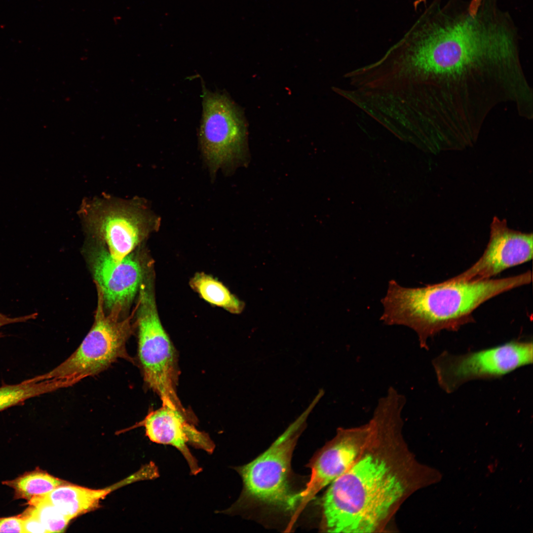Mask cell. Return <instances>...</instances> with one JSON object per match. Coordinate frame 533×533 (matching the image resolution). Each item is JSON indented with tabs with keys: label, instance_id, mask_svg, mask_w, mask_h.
<instances>
[{
	"label": "cell",
	"instance_id": "obj_1",
	"mask_svg": "<svg viewBox=\"0 0 533 533\" xmlns=\"http://www.w3.org/2000/svg\"><path fill=\"white\" fill-rule=\"evenodd\" d=\"M434 0L380 58L364 65L362 79L378 117L393 132L436 148L475 144L490 113L511 103L531 105L533 89L509 16L483 2Z\"/></svg>",
	"mask_w": 533,
	"mask_h": 533
},
{
	"label": "cell",
	"instance_id": "obj_2",
	"mask_svg": "<svg viewBox=\"0 0 533 533\" xmlns=\"http://www.w3.org/2000/svg\"><path fill=\"white\" fill-rule=\"evenodd\" d=\"M532 280L530 271L481 281L449 279L419 288L402 287L391 280L381 301L384 309L381 320L386 325H402L412 329L420 346L427 348L428 339L442 330L457 331L462 325L473 321L472 313L484 302Z\"/></svg>",
	"mask_w": 533,
	"mask_h": 533
},
{
	"label": "cell",
	"instance_id": "obj_3",
	"mask_svg": "<svg viewBox=\"0 0 533 533\" xmlns=\"http://www.w3.org/2000/svg\"><path fill=\"white\" fill-rule=\"evenodd\" d=\"M330 484L322 501L323 526L330 533L375 531L405 490L388 464L372 455Z\"/></svg>",
	"mask_w": 533,
	"mask_h": 533
},
{
	"label": "cell",
	"instance_id": "obj_4",
	"mask_svg": "<svg viewBox=\"0 0 533 533\" xmlns=\"http://www.w3.org/2000/svg\"><path fill=\"white\" fill-rule=\"evenodd\" d=\"M99 292L94 324L78 347L49 372L34 377L36 381L52 380L61 388L68 387L104 371L118 359L132 361L126 347L131 332L130 320H120L121 309L118 307L105 315L102 294Z\"/></svg>",
	"mask_w": 533,
	"mask_h": 533
},
{
	"label": "cell",
	"instance_id": "obj_5",
	"mask_svg": "<svg viewBox=\"0 0 533 533\" xmlns=\"http://www.w3.org/2000/svg\"><path fill=\"white\" fill-rule=\"evenodd\" d=\"M79 214L85 227L107 243L116 261L127 256L160 218L142 198L125 200L106 196L82 202Z\"/></svg>",
	"mask_w": 533,
	"mask_h": 533
},
{
	"label": "cell",
	"instance_id": "obj_6",
	"mask_svg": "<svg viewBox=\"0 0 533 533\" xmlns=\"http://www.w3.org/2000/svg\"><path fill=\"white\" fill-rule=\"evenodd\" d=\"M318 401L315 397L265 452L235 468L243 481V497L288 508L296 505L295 494H291L289 485L291 457L307 418Z\"/></svg>",
	"mask_w": 533,
	"mask_h": 533
},
{
	"label": "cell",
	"instance_id": "obj_7",
	"mask_svg": "<svg viewBox=\"0 0 533 533\" xmlns=\"http://www.w3.org/2000/svg\"><path fill=\"white\" fill-rule=\"evenodd\" d=\"M199 131L203 156L211 174L231 171L247 159L246 126L240 111L228 95L203 90Z\"/></svg>",
	"mask_w": 533,
	"mask_h": 533
},
{
	"label": "cell",
	"instance_id": "obj_8",
	"mask_svg": "<svg viewBox=\"0 0 533 533\" xmlns=\"http://www.w3.org/2000/svg\"><path fill=\"white\" fill-rule=\"evenodd\" d=\"M149 290L140 291L138 305V357L144 380L162 405L188 414L176 392L177 371L173 346L160 321Z\"/></svg>",
	"mask_w": 533,
	"mask_h": 533
},
{
	"label": "cell",
	"instance_id": "obj_9",
	"mask_svg": "<svg viewBox=\"0 0 533 533\" xmlns=\"http://www.w3.org/2000/svg\"><path fill=\"white\" fill-rule=\"evenodd\" d=\"M532 342L513 341L461 355L444 352L432 364L438 384L451 393L467 381L501 377L533 363Z\"/></svg>",
	"mask_w": 533,
	"mask_h": 533
},
{
	"label": "cell",
	"instance_id": "obj_10",
	"mask_svg": "<svg viewBox=\"0 0 533 533\" xmlns=\"http://www.w3.org/2000/svg\"><path fill=\"white\" fill-rule=\"evenodd\" d=\"M532 233L515 230L505 219L493 218L489 242L482 256L471 267L450 278L455 281H475L491 279L506 269L532 260Z\"/></svg>",
	"mask_w": 533,
	"mask_h": 533
},
{
	"label": "cell",
	"instance_id": "obj_11",
	"mask_svg": "<svg viewBox=\"0 0 533 533\" xmlns=\"http://www.w3.org/2000/svg\"><path fill=\"white\" fill-rule=\"evenodd\" d=\"M139 425L145 428L146 436L152 442L169 445L177 449L186 460L190 473L193 475L200 472L202 468L189 446L209 454H212L215 448L208 434L196 428L190 416L165 405L150 412Z\"/></svg>",
	"mask_w": 533,
	"mask_h": 533
},
{
	"label": "cell",
	"instance_id": "obj_12",
	"mask_svg": "<svg viewBox=\"0 0 533 533\" xmlns=\"http://www.w3.org/2000/svg\"><path fill=\"white\" fill-rule=\"evenodd\" d=\"M364 427L340 430L338 436L311 458L309 480L303 491L295 495L300 510L323 488L344 473L358 459L360 438L369 428Z\"/></svg>",
	"mask_w": 533,
	"mask_h": 533
},
{
	"label": "cell",
	"instance_id": "obj_13",
	"mask_svg": "<svg viewBox=\"0 0 533 533\" xmlns=\"http://www.w3.org/2000/svg\"><path fill=\"white\" fill-rule=\"evenodd\" d=\"M93 260L95 279L103 302L110 309L122 308L132 300L140 284L142 272L139 263L130 256L116 261L103 248Z\"/></svg>",
	"mask_w": 533,
	"mask_h": 533
},
{
	"label": "cell",
	"instance_id": "obj_14",
	"mask_svg": "<svg viewBox=\"0 0 533 533\" xmlns=\"http://www.w3.org/2000/svg\"><path fill=\"white\" fill-rule=\"evenodd\" d=\"M109 492L108 490H94L64 484L44 496L71 520L96 508Z\"/></svg>",
	"mask_w": 533,
	"mask_h": 533
},
{
	"label": "cell",
	"instance_id": "obj_15",
	"mask_svg": "<svg viewBox=\"0 0 533 533\" xmlns=\"http://www.w3.org/2000/svg\"><path fill=\"white\" fill-rule=\"evenodd\" d=\"M2 483L14 490L15 499H24L28 502L44 496L65 484L63 481L40 469L27 472Z\"/></svg>",
	"mask_w": 533,
	"mask_h": 533
},
{
	"label": "cell",
	"instance_id": "obj_16",
	"mask_svg": "<svg viewBox=\"0 0 533 533\" xmlns=\"http://www.w3.org/2000/svg\"><path fill=\"white\" fill-rule=\"evenodd\" d=\"M51 380L37 381L33 378L15 384L0 387V412L19 405L30 398L57 390Z\"/></svg>",
	"mask_w": 533,
	"mask_h": 533
},
{
	"label": "cell",
	"instance_id": "obj_17",
	"mask_svg": "<svg viewBox=\"0 0 533 533\" xmlns=\"http://www.w3.org/2000/svg\"><path fill=\"white\" fill-rule=\"evenodd\" d=\"M192 287L208 302L225 308L229 312L238 313L242 306L220 282L203 273L196 274L190 282Z\"/></svg>",
	"mask_w": 533,
	"mask_h": 533
},
{
	"label": "cell",
	"instance_id": "obj_18",
	"mask_svg": "<svg viewBox=\"0 0 533 533\" xmlns=\"http://www.w3.org/2000/svg\"><path fill=\"white\" fill-rule=\"evenodd\" d=\"M47 533L63 532L71 520L61 513L44 496L28 502Z\"/></svg>",
	"mask_w": 533,
	"mask_h": 533
},
{
	"label": "cell",
	"instance_id": "obj_19",
	"mask_svg": "<svg viewBox=\"0 0 533 533\" xmlns=\"http://www.w3.org/2000/svg\"><path fill=\"white\" fill-rule=\"evenodd\" d=\"M23 521L24 533H45L46 530L34 512L31 506L19 515Z\"/></svg>",
	"mask_w": 533,
	"mask_h": 533
},
{
	"label": "cell",
	"instance_id": "obj_20",
	"mask_svg": "<svg viewBox=\"0 0 533 533\" xmlns=\"http://www.w3.org/2000/svg\"><path fill=\"white\" fill-rule=\"evenodd\" d=\"M0 533H24L23 521L20 516L0 518Z\"/></svg>",
	"mask_w": 533,
	"mask_h": 533
},
{
	"label": "cell",
	"instance_id": "obj_21",
	"mask_svg": "<svg viewBox=\"0 0 533 533\" xmlns=\"http://www.w3.org/2000/svg\"><path fill=\"white\" fill-rule=\"evenodd\" d=\"M37 313H34L20 317H10L0 312V328L10 324L24 322L30 319H35ZM2 336V334L0 333V338Z\"/></svg>",
	"mask_w": 533,
	"mask_h": 533
},
{
	"label": "cell",
	"instance_id": "obj_22",
	"mask_svg": "<svg viewBox=\"0 0 533 533\" xmlns=\"http://www.w3.org/2000/svg\"><path fill=\"white\" fill-rule=\"evenodd\" d=\"M483 0H471L469 4V10L472 14H475L478 11Z\"/></svg>",
	"mask_w": 533,
	"mask_h": 533
}]
</instances>
